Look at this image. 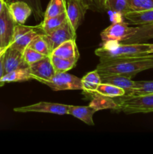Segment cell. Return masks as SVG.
<instances>
[{
	"label": "cell",
	"instance_id": "6da1fadb",
	"mask_svg": "<svg viewBox=\"0 0 153 154\" xmlns=\"http://www.w3.org/2000/svg\"><path fill=\"white\" fill-rule=\"evenodd\" d=\"M94 54L102 60H114L122 59L140 58L152 56L150 52L149 44H124L121 42H108L95 50Z\"/></svg>",
	"mask_w": 153,
	"mask_h": 154
},
{
	"label": "cell",
	"instance_id": "7a4b0ae2",
	"mask_svg": "<svg viewBox=\"0 0 153 154\" xmlns=\"http://www.w3.org/2000/svg\"><path fill=\"white\" fill-rule=\"evenodd\" d=\"M153 69V55L140 58L102 60L96 67L101 74H116L132 78L136 74Z\"/></svg>",
	"mask_w": 153,
	"mask_h": 154
},
{
	"label": "cell",
	"instance_id": "3957f363",
	"mask_svg": "<svg viewBox=\"0 0 153 154\" xmlns=\"http://www.w3.org/2000/svg\"><path fill=\"white\" fill-rule=\"evenodd\" d=\"M116 102V110L124 114H147L153 113V94L140 95L135 96H120L114 98Z\"/></svg>",
	"mask_w": 153,
	"mask_h": 154
},
{
	"label": "cell",
	"instance_id": "277c9868",
	"mask_svg": "<svg viewBox=\"0 0 153 154\" xmlns=\"http://www.w3.org/2000/svg\"><path fill=\"white\" fill-rule=\"evenodd\" d=\"M136 27L129 26L128 23L118 21L111 24L100 32L103 43L108 42H124L135 33Z\"/></svg>",
	"mask_w": 153,
	"mask_h": 154
},
{
	"label": "cell",
	"instance_id": "5b68a950",
	"mask_svg": "<svg viewBox=\"0 0 153 154\" xmlns=\"http://www.w3.org/2000/svg\"><path fill=\"white\" fill-rule=\"evenodd\" d=\"M53 91L60 90H82L81 78L67 72L56 73L50 81L44 83Z\"/></svg>",
	"mask_w": 153,
	"mask_h": 154
},
{
	"label": "cell",
	"instance_id": "8992f818",
	"mask_svg": "<svg viewBox=\"0 0 153 154\" xmlns=\"http://www.w3.org/2000/svg\"><path fill=\"white\" fill-rule=\"evenodd\" d=\"M47 43L51 53L61 44L70 39H76V31L74 29L68 20L50 34H41Z\"/></svg>",
	"mask_w": 153,
	"mask_h": 154
},
{
	"label": "cell",
	"instance_id": "52a82bcc",
	"mask_svg": "<svg viewBox=\"0 0 153 154\" xmlns=\"http://www.w3.org/2000/svg\"><path fill=\"white\" fill-rule=\"evenodd\" d=\"M69 105L64 104L52 103V102H40L33 105L23 107H18L14 108L15 112L18 113H49V114H57V115H65L68 114Z\"/></svg>",
	"mask_w": 153,
	"mask_h": 154
},
{
	"label": "cell",
	"instance_id": "ba28073f",
	"mask_svg": "<svg viewBox=\"0 0 153 154\" xmlns=\"http://www.w3.org/2000/svg\"><path fill=\"white\" fill-rule=\"evenodd\" d=\"M28 68L32 79L36 80L41 84L50 81L56 74L51 62L50 56H46L41 60L30 65Z\"/></svg>",
	"mask_w": 153,
	"mask_h": 154
},
{
	"label": "cell",
	"instance_id": "9c48e42d",
	"mask_svg": "<svg viewBox=\"0 0 153 154\" xmlns=\"http://www.w3.org/2000/svg\"><path fill=\"white\" fill-rule=\"evenodd\" d=\"M15 24L6 4L0 14V47L10 46Z\"/></svg>",
	"mask_w": 153,
	"mask_h": 154
},
{
	"label": "cell",
	"instance_id": "30bf717a",
	"mask_svg": "<svg viewBox=\"0 0 153 154\" xmlns=\"http://www.w3.org/2000/svg\"><path fill=\"white\" fill-rule=\"evenodd\" d=\"M65 2L68 20L71 24L74 29L76 31L88 9L78 0H66Z\"/></svg>",
	"mask_w": 153,
	"mask_h": 154
},
{
	"label": "cell",
	"instance_id": "8fae6325",
	"mask_svg": "<svg viewBox=\"0 0 153 154\" xmlns=\"http://www.w3.org/2000/svg\"><path fill=\"white\" fill-rule=\"evenodd\" d=\"M4 74L19 69L28 67L22 56V53L9 47L3 55Z\"/></svg>",
	"mask_w": 153,
	"mask_h": 154
},
{
	"label": "cell",
	"instance_id": "7c38bea8",
	"mask_svg": "<svg viewBox=\"0 0 153 154\" xmlns=\"http://www.w3.org/2000/svg\"><path fill=\"white\" fill-rule=\"evenodd\" d=\"M7 4L9 13L16 23L24 24L32 13V8L26 2L15 1Z\"/></svg>",
	"mask_w": 153,
	"mask_h": 154
},
{
	"label": "cell",
	"instance_id": "4fadbf2b",
	"mask_svg": "<svg viewBox=\"0 0 153 154\" xmlns=\"http://www.w3.org/2000/svg\"><path fill=\"white\" fill-rule=\"evenodd\" d=\"M51 55L77 62L80 54L76 46V39H70L63 42L52 51Z\"/></svg>",
	"mask_w": 153,
	"mask_h": 154
},
{
	"label": "cell",
	"instance_id": "5bb4252c",
	"mask_svg": "<svg viewBox=\"0 0 153 154\" xmlns=\"http://www.w3.org/2000/svg\"><path fill=\"white\" fill-rule=\"evenodd\" d=\"M102 83L110 84L116 87H120L126 92L132 90L135 86L136 81H132L131 78L116 74H101L100 75Z\"/></svg>",
	"mask_w": 153,
	"mask_h": 154
},
{
	"label": "cell",
	"instance_id": "9a60e30c",
	"mask_svg": "<svg viewBox=\"0 0 153 154\" xmlns=\"http://www.w3.org/2000/svg\"><path fill=\"white\" fill-rule=\"evenodd\" d=\"M96 111H97L90 105L88 106L69 105L68 108V114L79 119L88 126L94 125V121H93V115Z\"/></svg>",
	"mask_w": 153,
	"mask_h": 154
},
{
	"label": "cell",
	"instance_id": "2e32d148",
	"mask_svg": "<svg viewBox=\"0 0 153 154\" xmlns=\"http://www.w3.org/2000/svg\"><path fill=\"white\" fill-rule=\"evenodd\" d=\"M123 16L132 24L143 25L153 23V8L144 11H129Z\"/></svg>",
	"mask_w": 153,
	"mask_h": 154
},
{
	"label": "cell",
	"instance_id": "e0dca14e",
	"mask_svg": "<svg viewBox=\"0 0 153 154\" xmlns=\"http://www.w3.org/2000/svg\"><path fill=\"white\" fill-rule=\"evenodd\" d=\"M153 38V23L136 26L134 34L124 41V44L144 43L146 41Z\"/></svg>",
	"mask_w": 153,
	"mask_h": 154
},
{
	"label": "cell",
	"instance_id": "ac0fdd59",
	"mask_svg": "<svg viewBox=\"0 0 153 154\" xmlns=\"http://www.w3.org/2000/svg\"><path fill=\"white\" fill-rule=\"evenodd\" d=\"M81 83H82V90H83L84 93L91 96H94L96 89L101 83L100 74L96 69L92 72H88L83 78H81Z\"/></svg>",
	"mask_w": 153,
	"mask_h": 154
},
{
	"label": "cell",
	"instance_id": "d6986e66",
	"mask_svg": "<svg viewBox=\"0 0 153 154\" xmlns=\"http://www.w3.org/2000/svg\"><path fill=\"white\" fill-rule=\"evenodd\" d=\"M32 79L29 68H23L16 70L12 71L7 74H4L2 78L0 79V87H2L6 83L20 82V81H27Z\"/></svg>",
	"mask_w": 153,
	"mask_h": 154
},
{
	"label": "cell",
	"instance_id": "ffe728a7",
	"mask_svg": "<svg viewBox=\"0 0 153 154\" xmlns=\"http://www.w3.org/2000/svg\"><path fill=\"white\" fill-rule=\"evenodd\" d=\"M67 20V14L65 11L56 17L44 20L43 22L40 24L39 26L44 32V34H50L52 31L63 25Z\"/></svg>",
	"mask_w": 153,
	"mask_h": 154
},
{
	"label": "cell",
	"instance_id": "44dd1931",
	"mask_svg": "<svg viewBox=\"0 0 153 154\" xmlns=\"http://www.w3.org/2000/svg\"><path fill=\"white\" fill-rule=\"evenodd\" d=\"M92 101L90 102V106L92 107L96 111L103 109H116L117 104L114 98L106 97L101 95H94Z\"/></svg>",
	"mask_w": 153,
	"mask_h": 154
},
{
	"label": "cell",
	"instance_id": "7402d4cb",
	"mask_svg": "<svg viewBox=\"0 0 153 154\" xmlns=\"http://www.w3.org/2000/svg\"><path fill=\"white\" fill-rule=\"evenodd\" d=\"M95 94L101 95L110 98H116L124 96L125 90L112 84L101 82L96 89L94 95Z\"/></svg>",
	"mask_w": 153,
	"mask_h": 154
},
{
	"label": "cell",
	"instance_id": "603a6c76",
	"mask_svg": "<svg viewBox=\"0 0 153 154\" xmlns=\"http://www.w3.org/2000/svg\"><path fill=\"white\" fill-rule=\"evenodd\" d=\"M34 28H35V27H34ZM34 28L29 30V31L27 32L26 33H25L24 35H21L20 37L18 38L17 39H16L14 42L10 43V48L17 50V51H19L21 53L23 52L24 50L28 46V45H29L30 42H32V40L36 35H38V33L34 30Z\"/></svg>",
	"mask_w": 153,
	"mask_h": 154
},
{
	"label": "cell",
	"instance_id": "cb8c5ba5",
	"mask_svg": "<svg viewBox=\"0 0 153 154\" xmlns=\"http://www.w3.org/2000/svg\"><path fill=\"white\" fill-rule=\"evenodd\" d=\"M66 11V2L64 0H50L44 14V20L56 17Z\"/></svg>",
	"mask_w": 153,
	"mask_h": 154
},
{
	"label": "cell",
	"instance_id": "d4e9b609",
	"mask_svg": "<svg viewBox=\"0 0 153 154\" xmlns=\"http://www.w3.org/2000/svg\"><path fill=\"white\" fill-rule=\"evenodd\" d=\"M146 94H153V81H136L134 87L126 92L124 96H135Z\"/></svg>",
	"mask_w": 153,
	"mask_h": 154
},
{
	"label": "cell",
	"instance_id": "484cf974",
	"mask_svg": "<svg viewBox=\"0 0 153 154\" xmlns=\"http://www.w3.org/2000/svg\"><path fill=\"white\" fill-rule=\"evenodd\" d=\"M50 59L56 73L68 72L75 67L77 63L75 60L60 58L53 55H50Z\"/></svg>",
	"mask_w": 153,
	"mask_h": 154
},
{
	"label": "cell",
	"instance_id": "4316f807",
	"mask_svg": "<svg viewBox=\"0 0 153 154\" xmlns=\"http://www.w3.org/2000/svg\"><path fill=\"white\" fill-rule=\"evenodd\" d=\"M104 8L122 15L130 11L128 0H105Z\"/></svg>",
	"mask_w": 153,
	"mask_h": 154
},
{
	"label": "cell",
	"instance_id": "83f0119b",
	"mask_svg": "<svg viewBox=\"0 0 153 154\" xmlns=\"http://www.w3.org/2000/svg\"><path fill=\"white\" fill-rule=\"evenodd\" d=\"M28 47L38 51L44 56H50L51 51L48 47L47 43L43 38L41 34H38L32 40Z\"/></svg>",
	"mask_w": 153,
	"mask_h": 154
},
{
	"label": "cell",
	"instance_id": "f1b7e54d",
	"mask_svg": "<svg viewBox=\"0 0 153 154\" xmlns=\"http://www.w3.org/2000/svg\"><path fill=\"white\" fill-rule=\"evenodd\" d=\"M22 56H23L26 63L28 66L46 57L28 46L24 50V51L22 52Z\"/></svg>",
	"mask_w": 153,
	"mask_h": 154
},
{
	"label": "cell",
	"instance_id": "f546056e",
	"mask_svg": "<svg viewBox=\"0 0 153 154\" xmlns=\"http://www.w3.org/2000/svg\"><path fill=\"white\" fill-rule=\"evenodd\" d=\"M130 11H144L153 8V0H128Z\"/></svg>",
	"mask_w": 153,
	"mask_h": 154
},
{
	"label": "cell",
	"instance_id": "4dcf8cb0",
	"mask_svg": "<svg viewBox=\"0 0 153 154\" xmlns=\"http://www.w3.org/2000/svg\"><path fill=\"white\" fill-rule=\"evenodd\" d=\"M4 1L7 3H10L15 1L26 2L32 8V12L34 13V17L37 20L40 19L42 16H44V14L42 11L41 1L40 0H4Z\"/></svg>",
	"mask_w": 153,
	"mask_h": 154
},
{
	"label": "cell",
	"instance_id": "1f68e13d",
	"mask_svg": "<svg viewBox=\"0 0 153 154\" xmlns=\"http://www.w3.org/2000/svg\"><path fill=\"white\" fill-rule=\"evenodd\" d=\"M34 28V26H25L24 24L16 23L14 26V28L13 36H12V39L10 43L14 42L16 39H17L18 38L20 37L21 35H24L25 33H26L27 32H28L29 30L32 29Z\"/></svg>",
	"mask_w": 153,
	"mask_h": 154
},
{
	"label": "cell",
	"instance_id": "d6a6232c",
	"mask_svg": "<svg viewBox=\"0 0 153 154\" xmlns=\"http://www.w3.org/2000/svg\"><path fill=\"white\" fill-rule=\"evenodd\" d=\"M64 1H66V0H64ZM78 1L82 2L88 9L92 5L93 3H94V1H93V0H78Z\"/></svg>",
	"mask_w": 153,
	"mask_h": 154
},
{
	"label": "cell",
	"instance_id": "836d02e7",
	"mask_svg": "<svg viewBox=\"0 0 153 154\" xmlns=\"http://www.w3.org/2000/svg\"><path fill=\"white\" fill-rule=\"evenodd\" d=\"M3 55H4V54H3ZM3 55L0 57V79H1V78H2L3 75H4V66H3Z\"/></svg>",
	"mask_w": 153,
	"mask_h": 154
},
{
	"label": "cell",
	"instance_id": "e575fe53",
	"mask_svg": "<svg viewBox=\"0 0 153 154\" xmlns=\"http://www.w3.org/2000/svg\"><path fill=\"white\" fill-rule=\"evenodd\" d=\"M10 46H8V47H0V57L3 55V54L5 53V51H7L8 48H9Z\"/></svg>",
	"mask_w": 153,
	"mask_h": 154
},
{
	"label": "cell",
	"instance_id": "d590c367",
	"mask_svg": "<svg viewBox=\"0 0 153 154\" xmlns=\"http://www.w3.org/2000/svg\"><path fill=\"white\" fill-rule=\"evenodd\" d=\"M93 1H95V2L99 6H101V7H104V2L105 0H93Z\"/></svg>",
	"mask_w": 153,
	"mask_h": 154
},
{
	"label": "cell",
	"instance_id": "8d00e7d4",
	"mask_svg": "<svg viewBox=\"0 0 153 154\" xmlns=\"http://www.w3.org/2000/svg\"><path fill=\"white\" fill-rule=\"evenodd\" d=\"M150 47V52L151 54H153V44H149Z\"/></svg>",
	"mask_w": 153,
	"mask_h": 154
}]
</instances>
